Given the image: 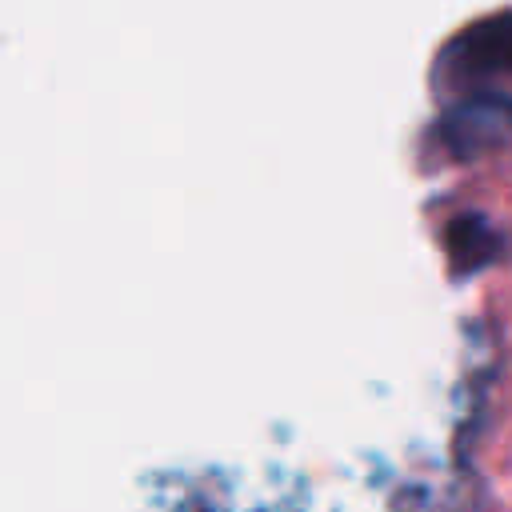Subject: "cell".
Masks as SVG:
<instances>
[{
  "mask_svg": "<svg viewBox=\"0 0 512 512\" xmlns=\"http://www.w3.org/2000/svg\"><path fill=\"white\" fill-rule=\"evenodd\" d=\"M472 44H456V80L476 88L480 96L512 100L508 96V76H512V20H492L472 28Z\"/></svg>",
  "mask_w": 512,
  "mask_h": 512,
  "instance_id": "cell-1",
  "label": "cell"
}]
</instances>
